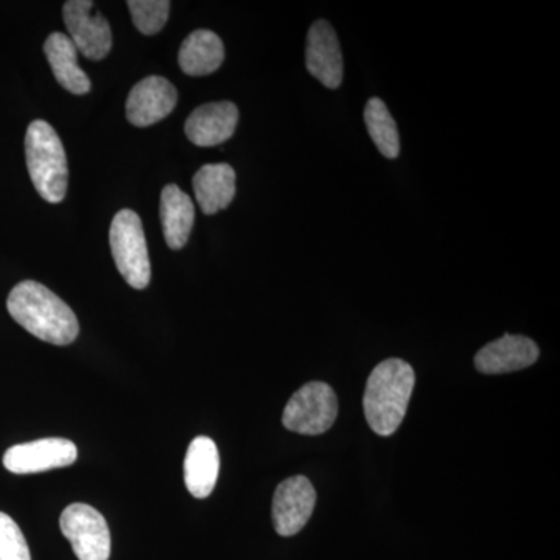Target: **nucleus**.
<instances>
[{
	"label": "nucleus",
	"instance_id": "1",
	"mask_svg": "<svg viewBox=\"0 0 560 560\" xmlns=\"http://www.w3.org/2000/svg\"><path fill=\"white\" fill-rule=\"evenodd\" d=\"M7 308L28 334L50 345L68 346L79 337L80 324L72 308L35 280L18 283L9 294Z\"/></svg>",
	"mask_w": 560,
	"mask_h": 560
},
{
	"label": "nucleus",
	"instance_id": "2",
	"mask_svg": "<svg viewBox=\"0 0 560 560\" xmlns=\"http://www.w3.org/2000/svg\"><path fill=\"white\" fill-rule=\"evenodd\" d=\"M415 383L411 364L400 359L385 360L372 371L364 390L363 408L368 423L378 436H390L399 429Z\"/></svg>",
	"mask_w": 560,
	"mask_h": 560
},
{
	"label": "nucleus",
	"instance_id": "3",
	"mask_svg": "<svg viewBox=\"0 0 560 560\" xmlns=\"http://www.w3.org/2000/svg\"><path fill=\"white\" fill-rule=\"evenodd\" d=\"M25 160L33 186L51 205L65 200L68 191V158L57 131L44 120L32 121L25 135Z\"/></svg>",
	"mask_w": 560,
	"mask_h": 560
},
{
	"label": "nucleus",
	"instance_id": "4",
	"mask_svg": "<svg viewBox=\"0 0 560 560\" xmlns=\"http://www.w3.org/2000/svg\"><path fill=\"white\" fill-rule=\"evenodd\" d=\"M109 245L120 275L132 289L149 287L151 264L142 221L135 210L124 209L110 223Z\"/></svg>",
	"mask_w": 560,
	"mask_h": 560
},
{
	"label": "nucleus",
	"instance_id": "5",
	"mask_svg": "<svg viewBox=\"0 0 560 560\" xmlns=\"http://www.w3.org/2000/svg\"><path fill=\"white\" fill-rule=\"evenodd\" d=\"M337 416L338 400L334 389L326 383L312 382L291 396L283 410L282 422L294 433L316 436L326 433Z\"/></svg>",
	"mask_w": 560,
	"mask_h": 560
},
{
	"label": "nucleus",
	"instance_id": "6",
	"mask_svg": "<svg viewBox=\"0 0 560 560\" xmlns=\"http://www.w3.org/2000/svg\"><path fill=\"white\" fill-rule=\"evenodd\" d=\"M62 536L72 545L80 560H108L110 533L105 517L90 504L73 503L62 511Z\"/></svg>",
	"mask_w": 560,
	"mask_h": 560
},
{
	"label": "nucleus",
	"instance_id": "7",
	"mask_svg": "<svg viewBox=\"0 0 560 560\" xmlns=\"http://www.w3.org/2000/svg\"><path fill=\"white\" fill-rule=\"evenodd\" d=\"M69 38L83 57L98 61L108 57L113 47L109 22L94 9L90 0H69L62 9Z\"/></svg>",
	"mask_w": 560,
	"mask_h": 560
},
{
	"label": "nucleus",
	"instance_id": "8",
	"mask_svg": "<svg viewBox=\"0 0 560 560\" xmlns=\"http://www.w3.org/2000/svg\"><path fill=\"white\" fill-rule=\"evenodd\" d=\"M79 456L75 444L65 438H46L9 448L3 466L11 474L28 475L72 466Z\"/></svg>",
	"mask_w": 560,
	"mask_h": 560
},
{
	"label": "nucleus",
	"instance_id": "9",
	"mask_svg": "<svg viewBox=\"0 0 560 560\" xmlns=\"http://www.w3.org/2000/svg\"><path fill=\"white\" fill-rule=\"evenodd\" d=\"M315 503V488L307 478L293 477L280 482L272 499V522L279 536H296L311 521Z\"/></svg>",
	"mask_w": 560,
	"mask_h": 560
},
{
	"label": "nucleus",
	"instance_id": "10",
	"mask_svg": "<svg viewBox=\"0 0 560 560\" xmlns=\"http://www.w3.org/2000/svg\"><path fill=\"white\" fill-rule=\"evenodd\" d=\"M305 65L308 72L329 90H338L345 77L340 40L330 22L318 20L307 35Z\"/></svg>",
	"mask_w": 560,
	"mask_h": 560
},
{
	"label": "nucleus",
	"instance_id": "11",
	"mask_svg": "<svg viewBox=\"0 0 560 560\" xmlns=\"http://www.w3.org/2000/svg\"><path fill=\"white\" fill-rule=\"evenodd\" d=\"M178 103V91L162 77H147L132 88L127 101V117L135 127H150L171 116Z\"/></svg>",
	"mask_w": 560,
	"mask_h": 560
},
{
	"label": "nucleus",
	"instance_id": "12",
	"mask_svg": "<svg viewBox=\"0 0 560 560\" xmlns=\"http://www.w3.org/2000/svg\"><path fill=\"white\" fill-rule=\"evenodd\" d=\"M539 359L536 342L522 335H503L489 342L475 357V366L482 374L499 375L533 366Z\"/></svg>",
	"mask_w": 560,
	"mask_h": 560
},
{
	"label": "nucleus",
	"instance_id": "13",
	"mask_svg": "<svg viewBox=\"0 0 560 560\" xmlns=\"http://www.w3.org/2000/svg\"><path fill=\"white\" fill-rule=\"evenodd\" d=\"M238 109L234 103L217 102L198 106L186 121V136L198 147H215L234 136Z\"/></svg>",
	"mask_w": 560,
	"mask_h": 560
},
{
	"label": "nucleus",
	"instance_id": "14",
	"mask_svg": "<svg viewBox=\"0 0 560 560\" xmlns=\"http://www.w3.org/2000/svg\"><path fill=\"white\" fill-rule=\"evenodd\" d=\"M220 455L215 442L198 436L190 442L184 460L186 488L195 499H208L219 480Z\"/></svg>",
	"mask_w": 560,
	"mask_h": 560
},
{
	"label": "nucleus",
	"instance_id": "15",
	"mask_svg": "<svg viewBox=\"0 0 560 560\" xmlns=\"http://www.w3.org/2000/svg\"><path fill=\"white\" fill-rule=\"evenodd\" d=\"M55 79L66 91L84 95L91 91V80L79 65V50L66 33H51L44 44Z\"/></svg>",
	"mask_w": 560,
	"mask_h": 560
},
{
	"label": "nucleus",
	"instance_id": "16",
	"mask_svg": "<svg viewBox=\"0 0 560 560\" xmlns=\"http://www.w3.org/2000/svg\"><path fill=\"white\" fill-rule=\"evenodd\" d=\"M235 172L230 164L202 165L194 176V190L206 215L226 209L235 197Z\"/></svg>",
	"mask_w": 560,
	"mask_h": 560
},
{
	"label": "nucleus",
	"instance_id": "17",
	"mask_svg": "<svg viewBox=\"0 0 560 560\" xmlns=\"http://www.w3.org/2000/svg\"><path fill=\"white\" fill-rule=\"evenodd\" d=\"M161 221L168 248H184L194 228L195 206L189 195L184 194L176 184H168L162 190Z\"/></svg>",
	"mask_w": 560,
	"mask_h": 560
},
{
	"label": "nucleus",
	"instance_id": "18",
	"mask_svg": "<svg viewBox=\"0 0 560 560\" xmlns=\"http://www.w3.org/2000/svg\"><path fill=\"white\" fill-rule=\"evenodd\" d=\"M178 61L180 69L187 75H210L223 65V40L210 31L190 33L180 46Z\"/></svg>",
	"mask_w": 560,
	"mask_h": 560
},
{
	"label": "nucleus",
	"instance_id": "19",
	"mask_svg": "<svg viewBox=\"0 0 560 560\" xmlns=\"http://www.w3.org/2000/svg\"><path fill=\"white\" fill-rule=\"evenodd\" d=\"M364 124L374 140L375 147L388 160H396L400 154V136L396 120L390 116L388 106L382 98L374 97L364 108Z\"/></svg>",
	"mask_w": 560,
	"mask_h": 560
},
{
	"label": "nucleus",
	"instance_id": "20",
	"mask_svg": "<svg viewBox=\"0 0 560 560\" xmlns=\"http://www.w3.org/2000/svg\"><path fill=\"white\" fill-rule=\"evenodd\" d=\"M128 9L131 11L136 28L143 35H156L167 24L171 13L168 0H130Z\"/></svg>",
	"mask_w": 560,
	"mask_h": 560
},
{
	"label": "nucleus",
	"instance_id": "21",
	"mask_svg": "<svg viewBox=\"0 0 560 560\" xmlns=\"http://www.w3.org/2000/svg\"><path fill=\"white\" fill-rule=\"evenodd\" d=\"M0 560H32L24 534L5 512H0Z\"/></svg>",
	"mask_w": 560,
	"mask_h": 560
}]
</instances>
